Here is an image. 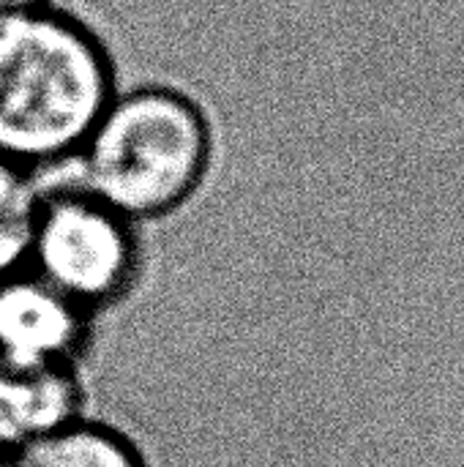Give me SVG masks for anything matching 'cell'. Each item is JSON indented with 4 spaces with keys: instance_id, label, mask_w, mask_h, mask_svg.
Returning <instances> with one entry per match:
<instances>
[{
    "instance_id": "7",
    "label": "cell",
    "mask_w": 464,
    "mask_h": 467,
    "mask_svg": "<svg viewBox=\"0 0 464 467\" xmlns=\"http://www.w3.org/2000/svg\"><path fill=\"white\" fill-rule=\"evenodd\" d=\"M38 181L0 156V279L27 265Z\"/></svg>"
},
{
    "instance_id": "6",
    "label": "cell",
    "mask_w": 464,
    "mask_h": 467,
    "mask_svg": "<svg viewBox=\"0 0 464 467\" xmlns=\"http://www.w3.org/2000/svg\"><path fill=\"white\" fill-rule=\"evenodd\" d=\"M0 467H156V460L134 430L96 410L41 443L0 454Z\"/></svg>"
},
{
    "instance_id": "3",
    "label": "cell",
    "mask_w": 464,
    "mask_h": 467,
    "mask_svg": "<svg viewBox=\"0 0 464 467\" xmlns=\"http://www.w3.org/2000/svg\"><path fill=\"white\" fill-rule=\"evenodd\" d=\"M36 181L25 268L98 320L134 304L150 279V227L82 186L71 164Z\"/></svg>"
},
{
    "instance_id": "2",
    "label": "cell",
    "mask_w": 464,
    "mask_h": 467,
    "mask_svg": "<svg viewBox=\"0 0 464 467\" xmlns=\"http://www.w3.org/2000/svg\"><path fill=\"white\" fill-rule=\"evenodd\" d=\"M222 167L211 104L170 79L120 85L79 156L74 178L145 227L189 211Z\"/></svg>"
},
{
    "instance_id": "1",
    "label": "cell",
    "mask_w": 464,
    "mask_h": 467,
    "mask_svg": "<svg viewBox=\"0 0 464 467\" xmlns=\"http://www.w3.org/2000/svg\"><path fill=\"white\" fill-rule=\"evenodd\" d=\"M118 41L90 16L44 5L0 22V156L68 167L123 85Z\"/></svg>"
},
{
    "instance_id": "5",
    "label": "cell",
    "mask_w": 464,
    "mask_h": 467,
    "mask_svg": "<svg viewBox=\"0 0 464 467\" xmlns=\"http://www.w3.org/2000/svg\"><path fill=\"white\" fill-rule=\"evenodd\" d=\"M96 413L90 367L0 361V454L41 443Z\"/></svg>"
},
{
    "instance_id": "4",
    "label": "cell",
    "mask_w": 464,
    "mask_h": 467,
    "mask_svg": "<svg viewBox=\"0 0 464 467\" xmlns=\"http://www.w3.org/2000/svg\"><path fill=\"white\" fill-rule=\"evenodd\" d=\"M98 317L30 268L0 279V361L22 367H90Z\"/></svg>"
},
{
    "instance_id": "8",
    "label": "cell",
    "mask_w": 464,
    "mask_h": 467,
    "mask_svg": "<svg viewBox=\"0 0 464 467\" xmlns=\"http://www.w3.org/2000/svg\"><path fill=\"white\" fill-rule=\"evenodd\" d=\"M44 5H55V0H0V22L30 14V11H38Z\"/></svg>"
}]
</instances>
